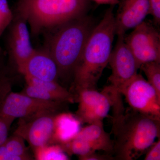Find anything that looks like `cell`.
<instances>
[{
    "label": "cell",
    "instance_id": "cell-1",
    "mask_svg": "<svg viewBox=\"0 0 160 160\" xmlns=\"http://www.w3.org/2000/svg\"><path fill=\"white\" fill-rule=\"evenodd\" d=\"M114 6H110L87 40L69 90L75 94L83 89H96L109 63L116 32Z\"/></svg>",
    "mask_w": 160,
    "mask_h": 160
},
{
    "label": "cell",
    "instance_id": "cell-2",
    "mask_svg": "<svg viewBox=\"0 0 160 160\" xmlns=\"http://www.w3.org/2000/svg\"><path fill=\"white\" fill-rule=\"evenodd\" d=\"M97 24L94 18L86 14L52 30L46 48L57 65L59 81L66 88L71 86L87 40Z\"/></svg>",
    "mask_w": 160,
    "mask_h": 160
},
{
    "label": "cell",
    "instance_id": "cell-3",
    "mask_svg": "<svg viewBox=\"0 0 160 160\" xmlns=\"http://www.w3.org/2000/svg\"><path fill=\"white\" fill-rule=\"evenodd\" d=\"M112 129L115 159L137 160L160 138V119L131 109L112 122Z\"/></svg>",
    "mask_w": 160,
    "mask_h": 160
},
{
    "label": "cell",
    "instance_id": "cell-4",
    "mask_svg": "<svg viewBox=\"0 0 160 160\" xmlns=\"http://www.w3.org/2000/svg\"><path fill=\"white\" fill-rule=\"evenodd\" d=\"M90 6V0H19L17 15L26 21L32 35L37 36L86 15Z\"/></svg>",
    "mask_w": 160,
    "mask_h": 160
},
{
    "label": "cell",
    "instance_id": "cell-5",
    "mask_svg": "<svg viewBox=\"0 0 160 160\" xmlns=\"http://www.w3.org/2000/svg\"><path fill=\"white\" fill-rule=\"evenodd\" d=\"M68 103L46 101L11 91L0 105V117L14 121L45 112H66Z\"/></svg>",
    "mask_w": 160,
    "mask_h": 160
},
{
    "label": "cell",
    "instance_id": "cell-6",
    "mask_svg": "<svg viewBox=\"0 0 160 160\" xmlns=\"http://www.w3.org/2000/svg\"><path fill=\"white\" fill-rule=\"evenodd\" d=\"M124 41L131 50L139 67L148 62H160V33L156 26L149 21L133 28Z\"/></svg>",
    "mask_w": 160,
    "mask_h": 160
},
{
    "label": "cell",
    "instance_id": "cell-7",
    "mask_svg": "<svg viewBox=\"0 0 160 160\" xmlns=\"http://www.w3.org/2000/svg\"><path fill=\"white\" fill-rule=\"evenodd\" d=\"M125 35H117V41L112 50L108 63L112 69L108 78L109 86L122 95L123 89L138 74L139 69L133 53L124 41Z\"/></svg>",
    "mask_w": 160,
    "mask_h": 160
},
{
    "label": "cell",
    "instance_id": "cell-8",
    "mask_svg": "<svg viewBox=\"0 0 160 160\" xmlns=\"http://www.w3.org/2000/svg\"><path fill=\"white\" fill-rule=\"evenodd\" d=\"M58 114L45 112L32 117L19 118L14 133L26 141L33 152L44 146L52 145L56 117Z\"/></svg>",
    "mask_w": 160,
    "mask_h": 160
},
{
    "label": "cell",
    "instance_id": "cell-9",
    "mask_svg": "<svg viewBox=\"0 0 160 160\" xmlns=\"http://www.w3.org/2000/svg\"><path fill=\"white\" fill-rule=\"evenodd\" d=\"M122 95L132 110L160 119V97L140 73L126 85Z\"/></svg>",
    "mask_w": 160,
    "mask_h": 160
},
{
    "label": "cell",
    "instance_id": "cell-10",
    "mask_svg": "<svg viewBox=\"0 0 160 160\" xmlns=\"http://www.w3.org/2000/svg\"><path fill=\"white\" fill-rule=\"evenodd\" d=\"M12 22L8 38L9 62L10 66L23 75L26 64L36 49L32 45L26 21L17 15Z\"/></svg>",
    "mask_w": 160,
    "mask_h": 160
},
{
    "label": "cell",
    "instance_id": "cell-11",
    "mask_svg": "<svg viewBox=\"0 0 160 160\" xmlns=\"http://www.w3.org/2000/svg\"><path fill=\"white\" fill-rule=\"evenodd\" d=\"M78 103L75 118L82 123L91 124L102 122L109 113L111 103L102 91L96 89H83L75 94Z\"/></svg>",
    "mask_w": 160,
    "mask_h": 160
},
{
    "label": "cell",
    "instance_id": "cell-12",
    "mask_svg": "<svg viewBox=\"0 0 160 160\" xmlns=\"http://www.w3.org/2000/svg\"><path fill=\"white\" fill-rule=\"evenodd\" d=\"M115 14L117 35H125L145 20L149 15V0H119Z\"/></svg>",
    "mask_w": 160,
    "mask_h": 160
},
{
    "label": "cell",
    "instance_id": "cell-13",
    "mask_svg": "<svg viewBox=\"0 0 160 160\" xmlns=\"http://www.w3.org/2000/svg\"><path fill=\"white\" fill-rule=\"evenodd\" d=\"M23 75L41 81L58 82L57 65L46 47L36 49L26 64Z\"/></svg>",
    "mask_w": 160,
    "mask_h": 160
},
{
    "label": "cell",
    "instance_id": "cell-14",
    "mask_svg": "<svg viewBox=\"0 0 160 160\" xmlns=\"http://www.w3.org/2000/svg\"><path fill=\"white\" fill-rule=\"evenodd\" d=\"M77 134L86 140L94 151L101 150L108 154L113 153V141L104 129L102 122L89 124Z\"/></svg>",
    "mask_w": 160,
    "mask_h": 160
},
{
    "label": "cell",
    "instance_id": "cell-15",
    "mask_svg": "<svg viewBox=\"0 0 160 160\" xmlns=\"http://www.w3.org/2000/svg\"><path fill=\"white\" fill-rule=\"evenodd\" d=\"M25 142L22 138L16 133L8 137L0 146V160L33 159L28 153Z\"/></svg>",
    "mask_w": 160,
    "mask_h": 160
},
{
    "label": "cell",
    "instance_id": "cell-16",
    "mask_svg": "<svg viewBox=\"0 0 160 160\" xmlns=\"http://www.w3.org/2000/svg\"><path fill=\"white\" fill-rule=\"evenodd\" d=\"M26 84L36 86L54 95L62 102L74 103L76 102V96L58 82L43 81L24 76Z\"/></svg>",
    "mask_w": 160,
    "mask_h": 160
},
{
    "label": "cell",
    "instance_id": "cell-17",
    "mask_svg": "<svg viewBox=\"0 0 160 160\" xmlns=\"http://www.w3.org/2000/svg\"><path fill=\"white\" fill-rule=\"evenodd\" d=\"M10 70L5 63L3 56H0V105L12 91L13 86L14 80L10 74Z\"/></svg>",
    "mask_w": 160,
    "mask_h": 160
},
{
    "label": "cell",
    "instance_id": "cell-18",
    "mask_svg": "<svg viewBox=\"0 0 160 160\" xmlns=\"http://www.w3.org/2000/svg\"><path fill=\"white\" fill-rule=\"evenodd\" d=\"M36 159L38 160H69V158L58 144L48 145L34 151Z\"/></svg>",
    "mask_w": 160,
    "mask_h": 160
},
{
    "label": "cell",
    "instance_id": "cell-19",
    "mask_svg": "<svg viewBox=\"0 0 160 160\" xmlns=\"http://www.w3.org/2000/svg\"><path fill=\"white\" fill-rule=\"evenodd\" d=\"M144 72L147 81L155 89L160 97V62H148L143 64L140 69Z\"/></svg>",
    "mask_w": 160,
    "mask_h": 160
},
{
    "label": "cell",
    "instance_id": "cell-20",
    "mask_svg": "<svg viewBox=\"0 0 160 160\" xmlns=\"http://www.w3.org/2000/svg\"><path fill=\"white\" fill-rule=\"evenodd\" d=\"M13 15L7 0H0V22L6 29L10 25Z\"/></svg>",
    "mask_w": 160,
    "mask_h": 160
},
{
    "label": "cell",
    "instance_id": "cell-21",
    "mask_svg": "<svg viewBox=\"0 0 160 160\" xmlns=\"http://www.w3.org/2000/svg\"><path fill=\"white\" fill-rule=\"evenodd\" d=\"M149 15L153 18V23L156 26L160 24V0H149Z\"/></svg>",
    "mask_w": 160,
    "mask_h": 160
},
{
    "label": "cell",
    "instance_id": "cell-22",
    "mask_svg": "<svg viewBox=\"0 0 160 160\" xmlns=\"http://www.w3.org/2000/svg\"><path fill=\"white\" fill-rule=\"evenodd\" d=\"M13 122L12 120L0 117V146L4 144L8 138L9 131Z\"/></svg>",
    "mask_w": 160,
    "mask_h": 160
},
{
    "label": "cell",
    "instance_id": "cell-23",
    "mask_svg": "<svg viewBox=\"0 0 160 160\" xmlns=\"http://www.w3.org/2000/svg\"><path fill=\"white\" fill-rule=\"evenodd\" d=\"M145 160H160V139L154 142L146 151Z\"/></svg>",
    "mask_w": 160,
    "mask_h": 160
},
{
    "label": "cell",
    "instance_id": "cell-24",
    "mask_svg": "<svg viewBox=\"0 0 160 160\" xmlns=\"http://www.w3.org/2000/svg\"><path fill=\"white\" fill-rule=\"evenodd\" d=\"M111 154H101L96 152H91L89 154L79 158L81 160H115L113 155Z\"/></svg>",
    "mask_w": 160,
    "mask_h": 160
},
{
    "label": "cell",
    "instance_id": "cell-25",
    "mask_svg": "<svg viewBox=\"0 0 160 160\" xmlns=\"http://www.w3.org/2000/svg\"><path fill=\"white\" fill-rule=\"evenodd\" d=\"M95 2L101 5H109L115 6L119 3V0H93Z\"/></svg>",
    "mask_w": 160,
    "mask_h": 160
},
{
    "label": "cell",
    "instance_id": "cell-26",
    "mask_svg": "<svg viewBox=\"0 0 160 160\" xmlns=\"http://www.w3.org/2000/svg\"><path fill=\"white\" fill-rule=\"evenodd\" d=\"M5 28L3 27V25H2V23L0 22V37L3 34L4 31L5 30Z\"/></svg>",
    "mask_w": 160,
    "mask_h": 160
},
{
    "label": "cell",
    "instance_id": "cell-27",
    "mask_svg": "<svg viewBox=\"0 0 160 160\" xmlns=\"http://www.w3.org/2000/svg\"><path fill=\"white\" fill-rule=\"evenodd\" d=\"M3 55H4V52L2 48L0 47V56H3Z\"/></svg>",
    "mask_w": 160,
    "mask_h": 160
}]
</instances>
